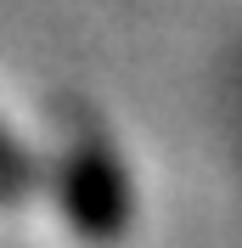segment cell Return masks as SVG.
I'll return each instance as SVG.
<instances>
[{
  "mask_svg": "<svg viewBox=\"0 0 242 248\" xmlns=\"http://www.w3.org/2000/svg\"><path fill=\"white\" fill-rule=\"evenodd\" d=\"M57 209L74 226V237L91 248H113L130 232V220H136L130 170L102 130L68 136V147L57 158Z\"/></svg>",
  "mask_w": 242,
  "mask_h": 248,
  "instance_id": "cell-1",
  "label": "cell"
},
{
  "mask_svg": "<svg viewBox=\"0 0 242 248\" xmlns=\"http://www.w3.org/2000/svg\"><path fill=\"white\" fill-rule=\"evenodd\" d=\"M40 186V170H34V153L23 147L12 124L0 119V209H23Z\"/></svg>",
  "mask_w": 242,
  "mask_h": 248,
  "instance_id": "cell-2",
  "label": "cell"
}]
</instances>
